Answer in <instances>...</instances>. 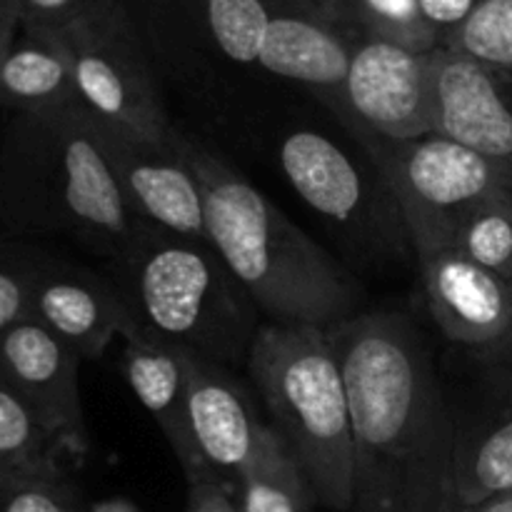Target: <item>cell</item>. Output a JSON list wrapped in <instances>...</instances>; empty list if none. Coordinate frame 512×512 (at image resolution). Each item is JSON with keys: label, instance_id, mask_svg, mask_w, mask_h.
Masks as SVG:
<instances>
[{"label": "cell", "instance_id": "obj_1", "mask_svg": "<svg viewBox=\"0 0 512 512\" xmlns=\"http://www.w3.org/2000/svg\"><path fill=\"white\" fill-rule=\"evenodd\" d=\"M353 418L350 512H450L448 410L438 360L403 313H358L328 330Z\"/></svg>", "mask_w": 512, "mask_h": 512}, {"label": "cell", "instance_id": "obj_2", "mask_svg": "<svg viewBox=\"0 0 512 512\" xmlns=\"http://www.w3.org/2000/svg\"><path fill=\"white\" fill-rule=\"evenodd\" d=\"M0 220L65 233L125 263L150 238L83 105L15 113L0 143Z\"/></svg>", "mask_w": 512, "mask_h": 512}, {"label": "cell", "instance_id": "obj_3", "mask_svg": "<svg viewBox=\"0 0 512 512\" xmlns=\"http://www.w3.org/2000/svg\"><path fill=\"white\" fill-rule=\"evenodd\" d=\"M183 145L203 185L210 245L268 323L328 333L358 315L353 280L313 238L218 155Z\"/></svg>", "mask_w": 512, "mask_h": 512}, {"label": "cell", "instance_id": "obj_4", "mask_svg": "<svg viewBox=\"0 0 512 512\" xmlns=\"http://www.w3.org/2000/svg\"><path fill=\"white\" fill-rule=\"evenodd\" d=\"M248 370L268 408V425L300 465L315 500L330 510H353V418L330 335L263 323L250 345Z\"/></svg>", "mask_w": 512, "mask_h": 512}, {"label": "cell", "instance_id": "obj_5", "mask_svg": "<svg viewBox=\"0 0 512 512\" xmlns=\"http://www.w3.org/2000/svg\"><path fill=\"white\" fill-rule=\"evenodd\" d=\"M123 268L140 328L225 368L248 360L260 325L213 245L153 235Z\"/></svg>", "mask_w": 512, "mask_h": 512}, {"label": "cell", "instance_id": "obj_6", "mask_svg": "<svg viewBox=\"0 0 512 512\" xmlns=\"http://www.w3.org/2000/svg\"><path fill=\"white\" fill-rule=\"evenodd\" d=\"M455 348L438 363L453 438V508L512 490V333L483 348Z\"/></svg>", "mask_w": 512, "mask_h": 512}, {"label": "cell", "instance_id": "obj_7", "mask_svg": "<svg viewBox=\"0 0 512 512\" xmlns=\"http://www.w3.org/2000/svg\"><path fill=\"white\" fill-rule=\"evenodd\" d=\"M373 140L415 250L453 245L460 225L498 195L512 193V168L440 133Z\"/></svg>", "mask_w": 512, "mask_h": 512}, {"label": "cell", "instance_id": "obj_8", "mask_svg": "<svg viewBox=\"0 0 512 512\" xmlns=\"http://www.w3.org/2000/svg\"><path fill=\"white\" fill-rule=\"evenodd\" d=\"M80 105L100 123L150 140H173L145 55L123 3L103 5L60 30Z\"/></svg>", "mask_w": 512, "mask_h": 512}, {"label": "cell", "instance_id": "obj_9", "mask_svg": "<svg viewBox=\"0 0 512 512\" xmlns=\"http://www.w3.org/2000/svg\"><path fill=\"white\" fill-rule=\"evenodd\" d=\"M95 128L115 178L145 228L160 238L210 243L203 185L185 155L183 135L150 140L100 120Z\"/></svg>", "mask_w": 512, "mask_h": 512}, {"label": "cell", "instance_id": "obj_10", "mask_svg": "<svg viewBox=\"0 0 512 512\" xmlns=\"http://www.w3.org/2000/svg\"><path fill=\"white\" fill-rule=\"evenodd\" d=\"M345 105L348 120L370 138L413 140L433 133V50L355 35Z\"/></svg>", "mask_w": 512, "mask_h": 512}, {"label": "cell", "instance_id": "obj_11", "mask_svg": "<svg viewBox=\"0 0 512 512\" xmlns=\"http://www.w3.org/2000/svg\"><path fill=\"white\" fill-rule=\"evenodd\" d=\"M80 360L68 343L30 318L0 333V380L30 405L73 460L85 458L90 448Z\"/></svg>", "mask_w": 512, "mask_h": 512}, {"label": "cell", "instance_id": "obj_12", "mask_svg": "<svg viewBox=\"0 0 512 512\" xmlns=\"http://www.w3.org/2000/svg\"><path fill=\"white\" fill-rule=\"evenodd\" d=\"M188 423L198 460L193 480H215L235 493L268 423L225 365L193 353H188Z\"/></svg>", "mask_w": 512, "mask_h": 512}, {"label": "cell", "instance_id": "obj_13", "mask_svg": "<svg viewBox=\"0 0 512 512\" xmlns=\"http://www.w3.org/2000/svg\"><path fill=\"white\" fill-rule=\"evenodd\" d=\"M415 253L425 303L450 345L483 348L512 333V280L478 265L455 245Z\"/></svg>", "mask_w": 512, "mask_h": 512}, {"label": "cell", "instance_id": "obj_14", "mask_svg": "<svg viewBox=\"0 0 512 512\" xmlns=\"http://www.w3.org/2000/svg\"><path fill=\"white\" fill-rule=\"evenodd\" d=\"M433 133L512 168V70L435 48Z\"/></svg>", "mask_w": 512, "mask_h": 512}, {"label": "cell", "instance_id": "obj_15", "mask_svg": "<svg viewBox=\"0 0 512 512\" xmlns=\"http://www.w3.org/2000/svg\"><path fill=\"white\" fill-rule=\"evenodd\" d=\"M30 320L68 343L83 360H98L115 338L138 328L120 290L80 268L38 260L30 290Z\"/></svg>", "mask_w": 512, "mask_h": 512}, {"label": "cell", "instance_id": "obj_16", "mask_svg": "<svg viewBox=\"0 0 512 512\" xmlns=\"http://www.w3.org/2000/svg\"><path fill=\"white\" fill-rule=\"evenodd\" d=\"M353 38L315 13L305 0H278L260 48L258 65L278 78L308 85L348 120V83Z\"/></svg>", "mask_w": 512, "mask_h": 512}, {"label": "cell", "instance_id": "obj_17", "mask_svg": "<svg viewBox=\"0 0 512 512\" xmlns=\"http://www.w3.org/2000/svg\"><path fill=\"white\" fill-rule=\"evenodd\" d=\"M123 373L138 403L153 415L185 478L198 475L188 423V350L148 333L138 325L123 338Z\"/></svg>", "mask_w": 512, "mask_h": 512}, {"label": "cell", "instance_id": "obj_18", "mask_svg": "<svg viewBox=\"0 0 512 512\" xmlns=\"http://www.w3.org/2000/svg\"><path fill=\"white\" fill-rule=\"evenodd\" d=\"M0 105L15 113H48L80 105L70 55L58 33L20 25L0 58Z\"/></svg>", "mask_w": 512, "mask_h": 512}, {"label": "cell", "instance_id": "obj_19", "mask_svg": "<svg viewBox=\"0 0 512 512\" xmlns=\"http://www.w3.org/2000/svg\"><path fill=\"white\" fill-rule=\"evenodd\" d=\"M280 168L295 193L333 220H353L363 208V180L348 155L315 130H295L280 145Z\"/></svg>", "mask_w": 512, "mask_h": 512}, {"label": "cell", "instance_id": "obj_20", "mask_svg": "<svg viewBox=\"0 0 512 512\" xmlns=\"http://www.w3.org/2000/svg\"><path fill=\"white\" fill-rule=\"evenodd\" d=\"M240 512H308L315 500L303 470L273 428L235 488Z\"/></svg>", "mask_w": 512, "mask_h": 512}, {"label": "cell", "instance_id": "obj_21", "mask_svg": "<svg viewBox=\"0 0 512 512\" xmlns=\"http://www.w3.org/2000/svg\"><path fill=\"white\" fill-rule=\"evenodd\" d=\"M315 13L355 35L393 40L413 50L438 48V38L425 25L418 0H305Z\"/></svg>", "mask_w": 512, "mask_h": 512}, {"label": "cell", "instance_id": "obj_22", "mask_svg": "<svg viewBox=\"0 0 512 512\" xmlns=\"http://www.w3.org/2000/svg\"><path fill=\"white\" fill-rule=\"evenodd\" d=\"M63 445L30 410V405L0 380V470L5 473H63Z\"/></svg>", "mask_w": 512, "mask_h": 512}, {"label": "cell", "instance_id": "obj_23", "mask_svg": "<svg viewBox=\"0 0 512 512\" xmlns=\"http://www.w3.org/2000/svg\"><path fill=\"white\" fill-rule=\"evenodd\" d=\"M278 0H205V23L215 45L235 63H258Z\"/></svg>", "mask_w": 512, "mask_h": 512}, {"label": "cell", "instance_id": "obj_24", "mask_svg": "<svg viewBox=\"0 0 512 512\" xmlns=\"http://www.w3.org/2000/svg\"><path fill=\"white\" fill-rule=\"evenodd\" d=\"M453 245L483 268L512 280V193L475 210L458 228Z\"/></svg>", "mask_w": 512, "mask_h": 512}, {"label": "cell", "instance_id": "obj_25", "mask_svg": "<svg viewBox=\"0 0 512 512\" xmlns=\"http://www.w3.org/2000/svg\"><path fill=\"white\" fill-rule=\"evenodd\" d=\"M438 48L455 50L493 68L512 70V0H483Z\"/></svg>", "mask_w": 512, "mask_h": 512}, {"label": "cell", "instance_id": "obj_26", "mask_svg": "<svg viewBox=\"0 0 512 512\" xmlns=\"http://www.w3.org/2000/svg\"><path fill=\"white\" fill-rule=\"evenodd\" d=\"M0 512H88L65 475L0 470Z\"/></svg>", "mask_w": 512, "mask_h": 512}, {"label": "cell", "instance_id": "obj_27", "mask_svg": "<svg viewBox=\"0 0 512 512\" xmlns=\"http://www.w3.org/2000/svg\"><path fill=\"white\" fill-rule=\"evenodd\" d=\"M38 260L0 250V333L30 318V290Z\"/></svg>", "mask_w": 512, "mask_h": 512}, {"label": "cell", "instance_id": "obj_28", "mask_svg": "<svg viewBox=\"0 0 512 512\" xmlns=\"http://www.w3.org/2000/svg\"><path fill=\"white\" fill-rule=\"evenodd\" d=\"M113 0H20L23 28L60 33Z\"/></svg>", "mask_w": 512, "mask_h": 512}, {"label": "cell", "instance_id": "obj_29", "mask_svg": "<svg viewBox=\"0 0 512 512\" xmlns=\"http://www.w3.org/2000/svg\"><path fill=\"white\" fill-rule=\"evenodd\" d=\"M483 0H418L425 25L443 43L450 33L460 28Z\"/></svg>", "mask_w": 512, "mask_h": 512}, {"label": "cell", "instance_id": "obj_30", "mask_svg": "<svg viewBox=\"0 0 512 512\" xmlns=\"http://www.w3.org/2000/svg\"><path fill=\"white\" fill-rule=\"evenodd\" d=\"M185 512H240L235 493L215 480H193Z\"/></svg>", "mask_w": 512, "mask_h": 512}, {"label": "cell", "instance_id": "obj_31", "mask_svg": "<svg viewBox=\"0 0 512 512\" xmlns=\"http://www.w3.org/2000/svg\"><path fill=\"white\" fill-rule=\"evenodd\" d=\"M20 23H23V13H20V0H0V58L10 43L18 35Z\"/></svg>", "mask_w": 512, "mask_h": 512}, {"label": "cell", "instance_id": "obj_32", "mask_svg": "<svg viewBox=\"0 0 512 512\" xmlns=\"http://www.w3.org/2000/svg\"><path fill=\"white\" fill-rule=\"evenodd\" d=\"M450 512H512V490L510 493L490 495V498L478 500V503L455 505Z\"/></svg>", "mask_w": 512, "mask_h": 512}, {"label": "cell", "instance_id": "obj_33", "mask_svg": "<svg viewBox=\"0 0 512 512\" xmlns=\"http://www.w3.org/2000/svg\"><path fill=\"white\" fill-rule=\"evenodd\" d=\"M93 512H135V510L123 503H105V505H98Z\"/></svg>", "mask_w": 512, "mask_h": 512}]
</instances>
